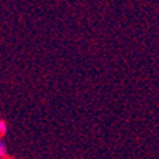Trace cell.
I'll return each mask as SVG.
<instances>
[{
    "label": "cell",
    "mask_w": 159,
    "mask_h": 159,
    "mask_svg": "<svg viewBox=\"0 0 159 159\" xmlns=\"http://www.w3.org/2000/svg\"><path fill=\"white\" fill-rule=\"evenodd\" d=\"M7 131H8V125H7V122L0 118V135L7 134Z\"/></svg>",
    "instance_id": "obj_1"
},
{
    "label": "cell",
    "mask_w": 159,
    "mask_h": 159,
    "mask_svg": "<svg viewBox=\"0 0 159 159\" xmlns=\"http://www.w3.org/2000/svg\"><path fill=\"white\" fill-rule=\"evenodd\" d=\"M5 153H7V147H5V144L3 143V140L0 139V158L4 157Z\"/></svg>",
    "instance_id": "obj_2"
}]
</instances>
